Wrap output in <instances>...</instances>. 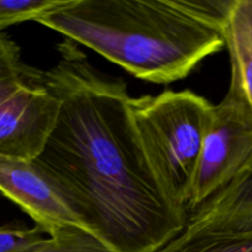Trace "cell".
<instances>
[{"label": "cell", "instance_id": "1", "mask_svg": "<svg viewBox=\"0 0 252 252\" xmlns=\"http://www.w3.org/2000/svg\"><path fill=\"white\" fill-rule=\"evenodd\" d=\"M61 102L57 125L33 160L63 193L84 228L116 252H157L189 216L158 181L135 130L127 86L98 73L75 42L41 73Z\"/></svg>", "mask_w": 252, "mask_h": 252}, {"label": "cell", "instance_id": "2", "mask_svg": "<svg viewBox=\"0 0 252 252\" xmlns=\"http://www.w3.org/2000/svg\"><path fill=\"white\" fill-rule=\"evenodd\" d=\"M233 0H64L36 20L142 80L186 78L225 44Z\"/></svg>", "mask_w": 252, "mask_h": 252}, {"label": "cell", "instance_id": "3", "mask_svg": "<svg viewBox=\"0 0 252 252\" xmlns=\"http://www.w3.org/2000/svg\"><path fill=\"white\" fill-rule=\"evenodd\" d=\"M147 159L170 199L186 209L212 106L189 90L128 98ZM187 211V209H186Z\"/></svg>", "mask_w": 252, "mask_h": 252}, {"label": "cell", "instance_id": "4", "mask_svg": "<svg viewBox=\"0 0 252 252\" xmlns=\"http://www.w3.org/2000/svg\"><path fill=\"white\" fill-rule=\"evenodd\" d=\"M252 157V110L234 86L224 100L212 106L202 140L187 213L223 189Z\"/></svg>", "mask_w": 252, "mask_h": 252}, {"label": "cell", "instance_id": "5", "mask_svg": "<svg viewBox=\"0 0 252 252\" xmlns=\"http://www.w3.org/2000/svg\"><path fill=\"white\" fill-rule=\"evenodd\" d=\"M41 73L0 100V158L33 161L56 127L61 102L44 88Z\"/></svg>", "mask_w": 252, "mask_h": 252}, {"label": "cell", "instance_id": "6", "mask_svg": "<svg viewBox=\"0 0 252 252\" xmlns=\"http://www.w3.org/2000/svg\"><path fill=\"white\" fill-rule=\"evenodd\" d=\"M0 193L26 212L47 235L63 225L83 226L63 193L34 161L0 158Z\"/></svg>", "mask_w": 252, "mask_h": 252}, {"label": "cell", "instance_id": "7", "mask_svg": "<svg viewBox=\"0 0 252 252\" xmlns=\"http://www.w3.org/2000/svg\"><path fill=\"white\" fill-rule=\"evenodd\" d=\"M157 252H252V226L218 219L187 223Z\"/></svg>", "mask_w": 252, "mask_h": 252}, {"label": "cell", "instance_id": "8", "mask_svg": "<svg viewBox=\"0 0 252 252\" xmlns=\"http://www.w3.org/2000/svg\"><path fill=\"white\" fill-rule=\"evenodd\" d=\"M230 53L231 83L252 110V0H233L223 25Z\"/></svg>", "mask_w": 252, "mask_h": 252}, {"label": "cell", "instance_id": "9", "mask_svg": "<svg viewBox=\"0 0 252 252\" xmlns=\"http://www.w3.org/2000/svg\"><path fill=\"white\" fill-rule=\"evenodd\" d=\"M217 219L252 226V157L223 189L189 216V223Z\"/></svg>", "mask_w": 252, "mask_h": 252}, {"label": "cell", "instance_id": "10", "mask_svg": "<svg viewBox=\"0 0 252 252\" xmlns=\"http://www.w3.org/2000/svg\"><path fill=\"white\" fill-rule=\"evenodd\" d=\"M33 252H116L108 244L80 225L54 229Z\"/></svg>", "mask_w": 252, "mask_h": 252}, {"label": "cell", "instance_id": "11", "mask_svg": "<svg viewBox=\"0 0 252 252\" xmlns=\"http://www.w3.org/2000/svg\"><path fill=\"white\" fill-rule=\"evenodd\" d=\"M38 73L21 61L19 46L6 33L0 32V100L24 84L31 83Z\"/></svg>", "mask_w": 252, "mask_h": 252}, {"label": "cell", "instance_id": "12", "mask_svg": "<svg viewBox=\"0 0 252 252\" xmlns=\"http://www.w3.org/2000/svg\"><path fill=\"white\" fill-rule=\"evenodd\" d=\"M63 2L64 0H0V32L11 25L36 21Z\"/></svg>", "mask_w": 252, "mask_h": 252}, {"label": "cell", "instance_id": "13", "mask_svg": "<svg viewBox=\"0 0 252 252\" xmlns=\"http://www.w3.org/2000/svg\"><path fill=\"white\" fill-rule=\"evenodd\" d=\"M46 235L37 225L32 229L0 226V252H33Z\"/></svg>", "mask_w": 252, "mask_h": 252}]
</instances>
